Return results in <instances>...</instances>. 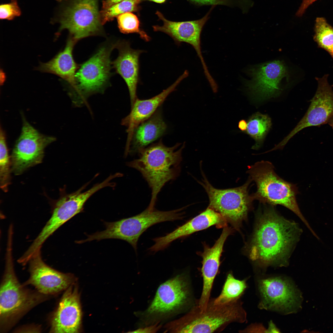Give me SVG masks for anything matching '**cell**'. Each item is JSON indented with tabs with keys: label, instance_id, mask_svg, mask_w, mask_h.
<instances>
[{
	"label": "cell",
	"instance_id": "6da1fadb",
	"mask_svg": "<svg viewBox=\"0 0 333 333\" xmlns=\"http://www.w3.org/2000/svg\"><path fill=\"white\" fill-rule=\"evenodd\" d=\"M302 232L295 222L281 217L271 208H266L259 216L247 247L248 256L263 266L284 265Z\"/></svg>",
	"mask_w": 333,
	"mask_h": 333
},
{
	"label": "cell",
	"instance_id": "7a4b0ae2",
	"mask_svg": "<svg viewBox=\"0 0 333 333\" xmlns=\"http://www.w3.org/2000/svg\"><path fill=\"white\" fill-rule=\"evenodd\" d=\"M180 144L167 147L160 140L140 150L138 158L127 163L141 173L151 188L150 207H154L157 195L164 186L179 175L185 143L178 149Z\"/></svg>",
	"mask_w": 333,
	"mask_h": 333
},
{
	"label": "cell",
	"instance_id": "3957f363",
	"mask_svg": "<svg viewBox=\"0 0 333 333\" xmlns=\"http://www.w3.org/2000/svg\"><path fill=\"white\" fill-rule=\"evenodd\" d=\"M12 241L7 242L4 271L0 288V331H8L30 310L49 298L36 290L27 289L15 273Z\"/></svg>",
	"mask_w": 333,
	"mask_h": 333
},
{
	"label": "cell",
	"instance_id": "277c9868",
	"mask_svg": "<svg viewBox=\"0 0 333 333\" xmlns=\"http://www.w3.org/2000/svg\"><path fill=\"white\" fill-rule=\"evenodd\" d=\"M246 314L239 299L216 305L211 299L205 309L196 305L180 318L167 323L166 330L175 333H212L222 331L234 323H242Z\"/></svg>",
	"mask_w": 333,
	"mask_h": 333
},
{
	"label": "cell",
	"instance_id": "5b68a950",
	"mask_svg": "<svg viewBox=\"0 0 333 333\" xmlns=\"http://www.w3.org/2000/svg\"><path fill=\"white\" fill-rule=\"evenodd\" d=\"M274 168L271 163L265 161L257 162L249 166L247 172L257 186L256 191L251 195L254 200L272 205H280L287 208L299 218L310 232H313L297 204L296 196L298 191L296 185L279 176Z\"/></svg>",
	"mask_w": 333,
	"mask_h": 333
},
{
	"label": "cell",
	"instance_id": "8992f818",
	"mask_svg": "<svg viewBox=\"0 0 333 333\" xmlns=\"http://www.w3.org/2000/svg\"><path fill=\"white\" fill-rule=\"evenodd\" d=\"M183 208L164 211L148 206L144 211L135 216L115 222H105V230L87 235L86 240L121 239L129 243L136 252L137 243L142 233L157 223L182 220L184 217L182 212Z\"/></svg>",
	"mask_w": 333,
	"mask_h": 333
},
{
	"label": "cell",
	"instance_id": "52a82bcc",
	"mask_svg": "<svg viewBox=\"0 0 333 333\" xmlns=\"http://www.w3.org/2000/svg\"><path fill=\"white\" fill-rule=\"evenodd\" d=\"M252 181L249 178L241 186L222 189L215 188L205 177L201 182L209 197L208 207L220 213L236 230L252 207L254 199L248 190Z\"/></svg>",
	"mask_w": 333,
	"mask_h": 333
},
{
	"label": "cell",
	"instance_id": "ba28073f",
	"mask_svg": "<svg viewBox=\"0 0 333 333\" xmlns=\"http://www.w3.org/2000/svg\"><path fill=\"white\" fill-rule=\"evenodd\" d=\"M249 80L244 83L254 100L261 102L278 96L283 81L290 82L292 72L285 62L274 60L249 67L246 71Z\"/></svg>",
	"mask_w": 333,
	"mask_h": 333
},
{
	"label": "cell",
	"instance_id": "9c48e42d",
	"mask_svg": "<svg viewBox=\"0 0 333 333\" xmlns=\"http://www.w3.org/2000/svg\"><path fill=\"white\" fill-rule=\"evenodd\" d=\"M62 10L60 30H68L77 41L103 33L98 0H68Z\"/></svg>",
	"mask_w": 333,
	"mask_h": 333
},
{
	"label": "cell",
	"instance_id": "30bf717a",
	"mask_svg": "<svg viewBox=\"0 0 333 333\" xmlns=\"http://www.w3.org/2000/svg\"><path fill=\"white\" fill-rule=\"evenodd\" d=\"M190 298L189 284L186 275H177L160 286L142 316L150 323L170 316L187 306Z\"/></svg>",
	"mask_w": 333,
	"mask_h": 333
},
{
	"label": "cell",
	"instance_id": "8fae6325",
	"mask_svg": "<svg viewBox=\"0 0 333 333\" xmlns=\"http://www.w3.org/2000/svg\"><path fill=\"white\" fill-rule=\"evenodd\" d=\"M86 184L76 191L63 196L57 202L51 216L30 248L36 252L41 249L46 240L61 226L74 216L81 212L88 199L100 190L109 187V180L105 179L83 192Z\"/></svg>",
	"mask_w": 333,
	"mask_h": 333
},
{
	"label": "cell",
	"instance_id": "7c38bea8",
	"mask_svg": "<svg viewBox=\"0 0 333 333\" xmlns=\"http://www.w3.org/2000/svg\"><path fill=\"white\" fill-rule=\"evenodd\" d=\"M115 44L105 45L83 64L76 74L77 104L84 102L91 94L101 91L110 76V53Z\"/></svg>",
	"mask_w": 333,
	"mask_h": 333
},
{
	"label": "cell",
	"instance_id": "4fadbf2b",
	"mask_svg": "<svg viewBox=\"0 0 333 333\" xmlns=\"http://www.w3.org/2000/svg\"><path fill=\"white\" fill-rule=\"evenodd\" d=\"M55 139L40 133L24 119L21 134L12 153L11 171L19 175L41 162L45 148Z\"/></svg>",
	"mask_w": 333,
	"mask_h": 333
},
{
	"label": "cell",
	"instance_id": "5bb4252c",
	"mask_svg": "<svg viewBox=\"0 0 333 333\" xmlns=\"http://www.w3.org/2000/svg\"><path fill=\"white\" fill-rule=\"evenodd\" d=\"M329 75L316 77L318 87L315 93L304 117L295 127L280 143L277 147L282 149L295 134L305 128L328 123L333 117V90L329 83Z\"/></svg>",
	"mask_w": 333,
	"mask_h": 333
},
{
	"label": "cell",
	"instance_id": "9a60e30c",
	"mask_svg": "<svg viewBox=\"0 0 333 333\" xmlns=\"http://www.w3.org/2000/svg\"><path fill=\"white\" fill-rule=\"evenodd\" d=\"M30 276L23 284L31 285L44 295L51 296L67 289L74 283V276L55 269L43 260L40 250L36 252L29 261Z\"/></svg>",
	"mask_w": 333,
	"mask_h": 333
},
{
	"label": "cell",
	"instance_id": "2e32d148",
	"mask_svg": "<svg viewBox=\"0 0 333 333\" xmlns=\"http://www.w3.org/2000/svg\"><path fill=\"white\" fill-rule=\"evenodd\" d=\"M212 10L201 18L193 21L174 22L169 20L160 12H156L163 23L162 26H153L155 31L162 32L170 36L178 44L185 42L191 45L200 59L205 75L208 80L212 77L209 73L201 51L200 35L203 28L209 18Z\"/></svg>",
	"mask_w": 333,
	"mask_h": 333
},
{
	"label": "cell",
	"instance_id": "e0dca14e",
	"mask_svg": "<svg viewBox=\"0 0 333 333\" xmlns=\"http://www.w3.org/2000/svg\"><path fill=\"white\" fill-rule=\"evenodd\" d=\"M258 288L262 298L259 306L262 308L289 312L298 305V291L285 279L280 277L262 279L259 281Z\"/></svg>",
	"mask_w": 333,
	"mask_h": 333
},
{
	"label": "cell",
	"instance_id": "ac0fdd59",
	"mask_svg": "<svg viewBox=\"0 0 333 333\" xmlns=\"http://www.w3.org/2000/svg\"><path fill=\"white\" fill-rule=\"evenodd\" d=\"M74 283L66 290L50 322V332H78L82 313L79 294Z\"/></svg>",
	"mask_w": 333,
	"mask_h": 333
},
{
	"label": "cell",
	"instance_id": "d6986e66",
	"mask_svg": "<svg viewBox=\"0 0 333 333\" xmlns=\"http://www.w3.org/2000/svg\"><path fill=\"white\" fill-rule=\"evenodd\" d=\"M227 223L220 213L208 207L199 215L178 227L171 232L164 236L153 239L154 244L148 249V250L154 253L163 250L177 239L212 226L216 225L219 228L224 227L227 226Z\"/></svg>",
	"mask_w": 333,
	"mask_h": 333
},
{
	"label": "cell",
	"instance_id": "ffe728a7",
	"mask_svg": "<svg viewBox=\"0 0 333 333\" xmlns=\"http://www.w3.org/2000/svg\"><path fill=\"white\" fill-rule=\"evenodd\" d=\"M232 232L231 228L227 226L223 228L220 236L214 245L211 247L205 245L203 252L201 254L202 258L201 272L203 285L201 295L197 305L201 310L206 309L210 299L213 282L220 264V258L223 246L227 238Z\"/></svg>",
	"mask_w": 333,
	"mask_h": 333
},
{
	"label": "cell",
	"instance_id": "44dd1931",
	"mask_svg": "<svg viewBox=\"0 0 333 333\" xmlns=\"http://www.w3.org/2000/svg\"><path fill=\"white\" fill-rule=\"evenodd\" d=\"M188 75L186 70L170 86L160 93L148 99L140 100L137 98L131 107L130 113L121 122L123 125L127 127V138L125 150H128L134 130L141 123L150 117L158 110L168 96L175 91L181 81Z\"/></svg>",
	"mask_w": 333,
	"mask_h": 333
},
{
	"label": "cell",
	"instance_id": "7402d4cb",
	"mask_svg": "<svg viewBox=\"0 0 333 333\" xmlns=\"http://www.w3.org/2000/svg\"><path fill=\"white\" fill-rule=\"evenodd\" d=\"M115 47L118 50L117 58L113 62L117 72L124 80L129 90L131 107L137 98V89L139 81L140 55L145 51L134 49L130 43L123 40L118 42Z\"/></svg>",
	"mask_w": 333,
	"mask_h": 333
},
{
	"label": "cell",
	"instance_id": "603a6c76",
	"mask_svg": "<svg viewBox=\"0 0 333 333\" xmlns=\"http://www.w3.org/2000/svg\"><path fill=\"white\" fill-rule=\"evenodd\" d=\"M77 41L69 36L64 50L49 61L41 63L37 70L56 75L67 81L75 90L78 66L73 59L72 51Z\"/></svg>",
	"mask_w": 333,
	"mask_h": 333
},
{
	"label": "cell",
	"instance_id": "cb8c5ba5",
	"mask_svg": "<svg viewBox=\"0 0 333 333\" xmlns=\"http://www.w3.org/2000/svg\"><path fill=\"white\" fill-rule=\"evenodd\" d=\"M167 125L160 111L157 110L149 119L135 129L130 143L129 153L133 154L158 139L166 132Z\"/></svg>",
	"mask_w": 333,
	"mask_h": 333
},
{
	"label": "cell",
	"instance_id": "d4e9b609",
	"mask_svg": "<svg viewBox=\"0 0 333 333\" xmlns=\"http://www.w3.org/2000/svg\"><path fill=\"white\" fill-rule=\"evenodd\" d=\"M247 122L246 130L243 132L253 138L255 142L252 149L257 150L261 146L272 126L271 120L266 114L257 112L250 116Z\"/></svg>",
	"mask_w": 333,
	"mask_h": 333
},
{
	"label": "cell",
	"instance_id": "484cf974",
	"mask_svg": "<svg viewBox=\"0 0 333 333\" xmlns=\"http://www.w3.org/2000/svg\"><path fill=\"white\" fill-rule=\"evenodd\" d=\"M246 286L245 280L236 279L232 272H229L227 274L220 294L217 297L211 299L216 305L224 304L238 300Z\"/></svg>",
	"mask_w": 333,
	"mask_h": 333
},
{
	"label": "cell",
	"instance_id": "4316f807",
	"mask_svg": "<svg viewBox=\"0 0 333 333\" xmlns=\"http://www.w3.org/2000/svg\"><path fill=\"white\" fill-rule=\"evenodd\" d=\"M313 40L319 48L324 50L333 60V27L323 17L316 18Z\"/></svg>",
	"mask_w": 333,
	"mask_h": 333
},
{
	"label": "cell",
	"instance_id": "83f0119b",
	"mask_svg": "<svg viewBox=\"0 0 333 333\" xmlns=\"http://www.w3.org/2000/svg\"><path fill=\"white\" fill-rule=\"evenodd\" d=\"M118 27L124 34L136 33L146 42L150 41L151 38L140 27V21L137 16L131 12L125 13L117 17Z\"/></svg>",
	"mask_w": 333,
	"mask_h": 333
},
{
	"label": "cell",
	"instance_id": "f1b7e54d",
	"mask_svg": "<svg viewBox=\"0 0 333 333\" xmlns=\"http://www.w3.org/2000/svg\"><path fill=\"white\" fill-rule=\"evenodd\" d=\"M141 1L124 0L107 9L101 10L100 13L102 24L103 25L107 22L113 20L122 14L138 11L139 9V4Z\"/></svg>",
	"mask_w": 333,
	"mask_h": 333
},
{
	"label": "cell",
	"instance_id": "f546056e",
	"mask_svg": "<svg viewBox=\"0 0 333 333\" xmlns=\"http://www.w3.org/2000/svg\"><path fill=\"white\" fill-rule=\"evenodd\" d=\"M10 163L6 138L1 128L0 134V187L6 192L10 183Z\"/></svg>",
	"mask_w": 333,
	"mask_h": 333
},
{
	"label": "cell",
	"instance_id": "4dcf8cb0",
	"mask_svg": "<svg viewBox=\"0 0 333 333\" xmlns=\"http://www.w3.org/2000/svg\"><path fill=\"white\" fill-rule=\"evenodd\" d=\"M21 14V11L16 0H11L9 3L0 6V18L2 19L12 20Z\"/></svg>",
	"mask_w": 333,
	"mask_h": 333
},
{
	"label": "cell",
	"instance_id": "1f68e13d",
	"mask_svg": "<svg viewBox=\"0 0 333 333\" xmlns=\"http://www.w3.org/2000/svg\"><path fill=\"white\" fill-rule=\"evenodd\" d=\"M197 5H223L229 6H237L244 10L246 7V0H189Z\"/></svg>",
	"mask_w": 333,
	"mask_h": 333
},
{
	"label": "cell",
	"instance_id": "d6a6232c",
	"mask_svg": "<svg viewBox=\"0 0 333 333\" xmlns=\"http://www.w3.org/2000/svg\"><path fill=\"white\" fill-rule=\"evenodd\" d=\"M158 323L153 324L152 325L146 327H145L140 328L132 331L129 332L131 333H155L158 331L161 327V325L158 324Z\"/></svg>",
	"mask_w": 333,
	"mask_h": 333
},
{
	"label": "cell",
	"instance_id": "836d02e7",
	"mask_svg": "<svg viewBox=\"0 0 333 333\" xmlns=\"http://www.w3.org/2000/svg\"><path fill=\"white\" fill-rule=\"evenodd\" d=\"M317 0H302V3L296 13V16L299 17L302 16L308 7Z\"/></svg>",
	"mask_w": 333,
	"mask_h": 333
},
{
	"label": "cell",
	"instance_id": "e575fe53",
	"mask_svg": "<svg viewBox=\"0 0 333 333\" xmlns=\"http://www.w3.org/2000/svg\"><path fill=\"white\" fill-rule=\"evenodd\" d=\"M123 0H104L102 2V10L107 9Z\"/></svg>",
	"mask_w": 333,
	"mask_h": 333
},
{
	"label": "cell",
	"instance_id": "d590c367",
	"mask_svg": "<svg viewBox=\"0 0 333 333\" xmlns=\"http://www.w3.org/2000/svg\"><path fill=\"white\" fill-rule=\"evenodd\" d=\"M238 126L240 130L244 132L246 129L247 122L244 120L240 121L238 123Z\"/></svg>",
	"mask_w": 333,
	"mask_h": 333
},
{
	"label": "cell",
	"instance_id": "8d00e7d4",
	"mask_svg": "<svg viewBox=\"0 0 333 333\" xmlns=\"http://www.w3.org/2000/svg\"><path fill=\"white\" fill-rule=\"evenodd\" d=\"M143 1H149L154 2L158 3H162L164 2L166 0H141Z\"/></svg>",
	"mask_w": 333,
	"mask_h": 333
},
{
	"label": "cell",
	"instance_id": "74e56055",
	"mask_svg": "<svg viewBox=\"0 0 333 333\" xmlns=\"http://www.w3.org/2000/svg\"><path fill=\"white\" fill-rule=\"evenodd\" d=\"M333 129V117L331 118L328 123Z\"/></svg>",
	"mask_w": 333,
	"mask_h": 333
}]
</instances>
